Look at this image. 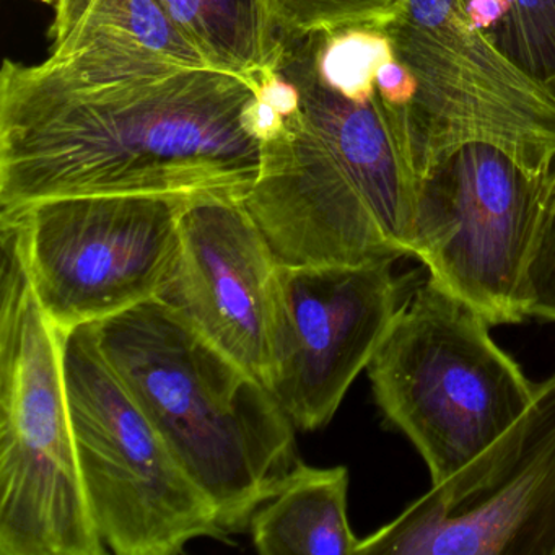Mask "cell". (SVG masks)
<instances>
[{"instance_id": "cell-13", "label": "cell", "mask_w": 555, "mask_h": 555, "mask_svg": "<svg viewBox=\"0 0 555 555\" xmlns=\"http://www.w3.org/2000/svg\"><path fill=\"white\" fill-rule=\"evenodd\" d=\"M347 467L307 466L298 461L278 492L249 519L253 544L262 555H356L347 518Z\"/></svg>"}, {"instance_id": "cell-1", "label": "cell", "mask_w": 555, "mask_h": 555, "mask_svg": "<svg viewBox=\"0 0 555 555\" xmlns=\"http://www.w3.org/2000/svg\"><path fill=\"white\" fill-rule=\"evenodd\" d=\"M261 82L83 38L0 73V212L69 196L245 199L262 165Z\"/></svg>"}, {"instance_id": "cell-8", "label": "cell", "mask_w": 555, "mask_h": 555, "mask_svg": "<svg viewBox=\"0 0 555 555\" xmlns=\"http://www.w3.org/2000/svg\"><path fill=\"white\" fill-rule=\"evenodd\" d=\"M184 196H69L0 212L44 313L64 333L157 297L180 246Z\"/></svg>"}, {"instance_id": "cell-10", "label": "cell", "mask_w": 555, "mask_h": 555, "mask_svg": "<svg viewBox=\"0 0 555 555\" xmlns=\"http://www.w3.org/2000/svg\"><path fill=\"white\" fill-rule=\"evenodd\" d=\"M356 555H555V373L505 434Z\"/></svg>"}, {"instance_id": "cell-11", "label": "cell", "mask_w": 555, "mask_h": 555, "mask_svg": "<svg viewBox=\"0 0 555 555\" xmlns=\"http://www.w3.org/2000/svg\"><path fill=\"white\" fill-rule=\"evenodd\" d=\"M395 262L281 266L269 391L295 428L330 424L347 389L366 370L405 284Z\"/></svg>"}, {"instance_id": "cell-4", "label": "cell", "mask_w": 555, "mask_h": 555, "mask_svg": "<svg viewBox=\"0 0 555 555\" xmlns=\"http://www.w3.org/2000/svg\"><path fill=\"white\" fill-rule=\"evenodd\" d=\"M389 47L376 90L421 178L470 142L508 152L532 173L555 164V105L464 17L457 0H404L383 22Z\"/></svg>"}, {"instance_id": "cell-18", "label": "cell", "mask_w": 555, "mask_h": 555, "mask_svg": "<svg viewBox=\"0 0 555 555\" xmlns=\"http://www.w3.org/2000/svg\"><path fill=\"white\" fill-rule=\"evenodd\" d=\"M525 318L555 323V164L548 173L538 225L519 288Z\"/></svg>"}, {"instance_id": "cell-6", "label": "cell", "mask_w": 555, "mask_h": 555, "mask_svg": "<svg viewBox=\"0 0 555 555\" xmlns=\"http://www.w3.org/2000/svg\"><path fill=\"white\" fill-rule=\"evenodd\" d=\"M492 324L428 275L408 295L366 373L383 417L444 482L505 434L535 385L490 336Z\"/></svg>"}, {"instance_id": "cell-2", "label": "cell", "mask_w": 555, "mask_h": 555, "mask_svg": "<svg viewBox=\"0 0 555 555\" xmlns=\"http://www.w3.org/2000/svg\"><path fill=\"white\" fill-rule=\"evenodd\" d=\"M297 90L246 194L282 266H360L411 256L417 178L382 96V25L279 38Z\"/></svg>"}, {"instance_id": "cell-7", "label": "cell", "mask_w": 555, "mask_h": 555, "mask_svg": "<svg viewBox=\"0 0 555 555\" xmlns=\"http://www.w3.org/2000/svg\"><path fill=\"white\" fill-rule=\"evenodd\" d=\"M64 373L87 505L106 551L175 555L222 538L219 516L113 372L92 324L64 337Z\"/></svg>"}, {"instance_id": "cell-12", "label": "cell", "mask_w": 555, "mask_h": 555, "mask_svg": "<svg viewBox=\"0 0 555 555\" xmlns=\"http://www.w3.org/2000/svg\"><path fill=\"white\" fill-rule=\"evenodd\" d=\"M281 266L242 199L190 197L155 298L268 386Z\"/></svg>"}, {"instance_id": "cell-19", "label": "cell", "mask_w": 555, "mask_h": 555, "mask_svg": "<svg viewBox=\"0 0 555 555\" xmlns=\"http://www.w3.org/2000/svg\"><path fill=\"white\" fill-rule=\"evenodd\" d=\"M40 2H43V4L48 5H54V8L60 4V0H40Z\"/></svg>"}, {"instance_id": "cell-9", "label": "cell", "mask_w": 555, "mask_h": 555, "mask_svg": "<svg viewBox=\"0 0 555 555\" xmlns=\"http://www.w3.org/2000/svg\"><path fill=\"white\" fill-rule=\"evenodd\" d=\"M548 173L470 142L417 180L411 258L492 326L525 320L519 288Z\"/></svg>"}, {"instance_id": "cell-3", "label": "cell", "mask_w": 555, "mask_h": 555, "mask_svg": "<svg viewBox=\"0 0 555 555\" xmlns=\"http://www.w3.org/2000/svg\"><path fill=\"white\" fill-rule=\"evenodd\" d=\"M100 352L216 508L249 526L295 464V425L268 386L157 298L92 324Z\"/></svg>"}, {"instance_id": "cell-17", "label": "cell", "mask_w": 555, "mask_h": 555, "mask_svg": "<svg viewBox=\"0 0 555 555\" xmlns=\"http://www.w3.org/2000/svg\"><path fill=\"white\" fill-rule=\"evenodd\" d=\"M404 0H268L279 38L383 24Z\"/></svg>"}, {"instance_id": "cell-14", "label": "cell", "mask_w": 555, "mask_h": 555, "mask_svg": "<svg viewBox=\"0 0 555 555\" xmlns=\"http://www.w3.org/2000/svg\"><path fill=\"white\" fill-rule=\"evenodd\" d=\"M214 69L259 80L281 53L268 0H157Z\"/></svg>"}, {"instance_id": "cell-5", "label": "cell", "mask_w": 555, "mask_h": 555, "mask_svg": "<svg viewBox=\"0 0 555 555\" xmlns=\"http://www.w3.org/2000/svg\"><path fill=\"white\" fill-rule=\"evenodd\" d=\"M2 230L0 554L103 555L83 493L64 373V337Z\"/></svg>"}, {"instance_id": "cell-15", "label": "cell", "mask_w": 555, "mask_h": 555, "mask_svg": "<svg viewBox=\"0 0 555 555\" xmlns=\"http://www.w3.org/2000/svg\"><path fill=\"white\" fill-rule=\"evenodd\" d=\"M50 37L53 50L83 38H118L175 63L210 67L157 0H60Z\"/></svg>"}, {"instance_id": "cell-16", "label": "cell", "mask_w": 555, "mask_h": 555, "mask_svg": "<svg viewBox=\"0 0 555 555\" xmlns=\"http://www.w3.org/2000/svg\"><path fill=\"white\" fill-rule=\"evenodd\" d=\"M464 17L555 105V0H457Z\"/></svg>"}]
</instances>
